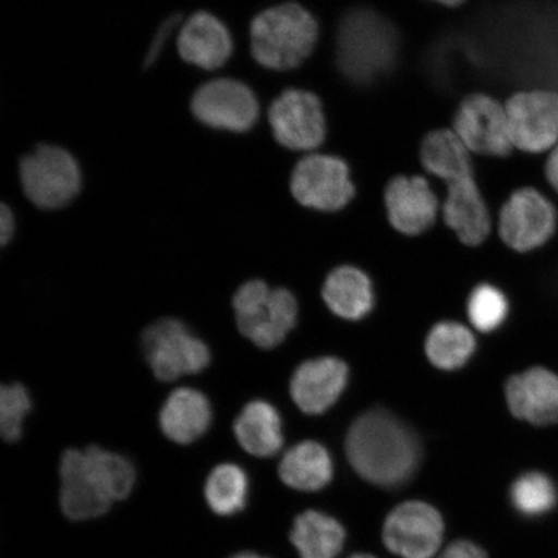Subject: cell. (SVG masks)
I'll return each mask as SVG.
<instances>
[{
    "label": "cell",
    "instance_id": "6da1fadb",
    "mask_svg": "<svg viewBox=\"0 0 558 558\" xmlns=\"http://www.w3.org/2000/svg\"><path fill=\"white\" fill-rule=\"evenodd\" d=\"M349 463L376 486L397 487L413 478L421 465V442L413 430L383 410L368 411L348 432Z\"/></svg>",
    "mask_w": 558,
    "mask_h": 558
},
{
    "label": "cell",
    "instance_id": "7a4b0ae2",
    "mask_svg": "<svg viewBox=\"0 0 558 558\" xmlns=\"http://www.w3.org/2000/svg\"><path fill=\"white\" fill-rule=\"evenodd\" d=\"M319 38L316 16L298 2H283L250 20L246 51L241 53L267 72L289 74L310 61Z\"/></svg>",
    "mask_w": 558,
    "mask_h": 558
},
{
    "label": "cell",
    "instance_id": "3957f363",
    "mask_svg": "<svg viewBox=\"0 0 558 558\" xmlns=\"http://www.w3.org/2000/svg\"><path fill=\"white\" fill-rule=\"evenodd\" d=\"M16 180L26 201L48 213L73 205L86 186L80 158L56 143H39L21 156Z\"/></svg>",
    "mask_w": 558,
    "mask_h": 558
},
{
    "label": "cell",
    "instance_id": "277c9868",
    "mask_svg": "<svg viewBox=\"0 0 558 558\" xmlns=\"http://www.w3.org/2000/svg\"><path fill=\"white\" fill-rule=\"evenodd\" d=\"M187 110L192 120L216 134L244 136L260 124L264 108L259 95L235 75H214L194 88Z\"/></svg>",
    "mask_w": 558,
    "mask_h": 558
},
{
    "label": "cell",
    "instance_id": "5b68a950",
    "mask_svg": "<svg viewBox=\"0 0 558 558\" xmlns=\"http://www.w3.org/2000/svg\"><path fill=\"white\" fill-rule=\"evenodd\" d=\"M236 327L263 349L282 343L298 320V302L286 289H270L262 279L244 282L232 299Z\"/></svg>",
    "mask_w": 558,
    "mask_h": 558
},
{
    "label": "cell",
    "instance_id": "8992f818",
    "mask_svg": "<svg viewBox=\"0 0 558 558\" xmlns=\"http://www.w3.org/2000/svg\"><path fill=\"white\" fill-rule=\"evenodd\" d=\"M290 193L306 211L343 213L357 197L351 166L345 159L325 151L300 157L290 177Z\"/></svg>",
    "mask_w": 558,
    "mask_h": 558
},
{
    "label": "cell",
    "instance_id": "52a82bcc",
    "mask_svg": "<svg viewBox=\"0 0 558 558\" xmlns=\"http://www.w3.org/2000/svg\"><path fill=\"white\" fill-rule=\"evenodd\" d=\"M264 120L275 142L299 156L323 150L329 135L324 101L310 89H283L264 108Z\"/></svg>",
    "mask_w": 558,
    "mask_h": 558
},
{
    "label": "cell",
    "instance_id": "ba28073f",
    "mask_svg": "<svg viewBox=\"0 0 558 558\" xmlns=\"http://www.w3.org/2000/svg\"><path fill=\"white\" fill-rule=\"evenodd\" d=\"M142 348L146 362L160 381H174L185 375L205 372L211 352L204 340L195 337L177 318H162L143 332Z\"/></svg>",
    "mask_w": 558,
    "mask_h": 558
},
{
    "label": "cell",
    "instance_id": "9c48e42d",
    "mask_svg": "<svg viewBox=\"0 0 558 558\" xmlns=\"http://www.w3.org/2000/svg\"><path fill=\"white\" fill-rule=\"evenodd\" d=\"M501 242L518 253L544 246L558 229V206L553 195L538 187H519L495 216Z\"/></svg>",
    "mask_w": 558,
    "mask_h": 558
},
{
    "label": "cell",
    "instance_id": "30bf717a",
    "mask_svg": "<svg viewBox=\"0 0 558 558\" xmlns=\"http://www.w3.org/2000/svg\"><path fill=\"white\" fill-rule=\"evenodd\" d=\"M505 104L514 150L529 156H547L558 144L557 90L522 89L508 97Z\"/></svg>",
    "mask_w": 558,
    "mask_h": 558
},
{
    "label": "cell",
    "instance_id": "8fae6325",
    "mask_svg": "<svg viewBox=\"0 0 558 558\" xmlns=\"http://www.w3.org/2000/svg\"><path fill=\"white\" fill-rule=\"evenodd\" d=\"M236 48L235 35L226 21L205 9L185 17L173 45L178 60L201 74L226 69L234 60Z\"/></svg>",
    "mask_w": 558,
    "mask_h": 558
},
{
    "label": "cell",
    "instance_id": "7c38bea8",
    "mask_svg": "<svg viewBox=\"0 0 558 558\" xmlns=\"http://www.w3.org/2000/svg\"><path fill=\"white\" fill-rule=\"evenodd\" d=\"M451 130L474 157L507 158L514 153L506 104L492 95L474 93L464 97L453 116Z\"/></svg>",
    "mask_w": 558,
    "mask_h": 558
},
{
    "label": "cell",
    "instance_id": "4fadbf2b",
    "mask_svg": "<svg viewBox=\"0 0 558 558\" xmlns=\"http://www.w3.org/2000/svg\"><path fill=\"white\" fill-rule=\"evenodd\" d=\"M383 201L388 226L401 235H422L441 220V195L427 174H397L388 181Z\"/></svg>",
    "mask_w": 558,
    "mask_h": 558
},
{
    "label": "cell",
    "instance_id": "5bb4252c",
    "mask_svg": "<svg viewBox=\"0 0 558 558\" xmlns=\"http://www.w3.org/2000/svg\"><path fill=\"white\" fill-rule=\"evenodd\" d=\"M434 185L442 199V225L457 235L460 243L476 247L492 235L495 216L488 206L476 177Z\"/></svg>",
    "mask_w": 558,
    "mask_h": 558
},
{
    "label": "cell",
    "instance_id": "9a60e30c",
    "mask_svg": "<svg viewBox=\"0 0 558 558\" xmlns=\"http://www.w3.org/2000/svg\"><path fill=\"white\" fill-rule=\"evenodd\" d=\"M442 515L424 501H407L389 513L383 541L390 553L402 558H432L441 547Z\"/></svg>",
    "mask_w": 558,
    "mask_h": 558
},
{
    "label": "cell",
    "instance_id": "2e32d148",
    "mask_svg": "<svg viewBox=\"0 0 558 558\" xmlns=\"http://www.w3.org/2000/svg\"><path fill=\"white\" fill-rule=\"evenodd\" d=\"M348 367L343 361L324 357L304 362L290 383V393L305 414L319 415L339 400L347 386Z\"/></svg>",
    "mask_w": 558,
    "mask_h": 558
},
{
    "label": "cell",
    "instance_id": "e0dca14e",
    "mask_svg": "<svg viewBox=\"0 0 558 558\" xmlns=\"http://www.w3.org/2000/svg\"><path fill=\"white\" fill-rule=\"evenodd\" d=\"M506 399L513 416L533 425L558 422V376L534 367L514 375L506 384Z\"/></svg>",
    "mask_w": 558,
    "mask_h": 558
},
{
    "label": "cell",
    "instance_id": "ac0fdd59",
    "mask_svg": "<svg viewBox=\"0 0 558 558\" xmlns=\"http://www.w3.org/2000/svg\"><path fill=\"white\" fill-rule=\"evenodd\" d=\"M60 480V505L70 520L100 518L113 505L88 471L82 450L68 449L62 453Z\"/></svg>",
    "mask_w": 558,
    "mask_h": 558
},
{
    "label": "cell",
    "instance_id": "d6986e66",
    "mask_svg": "<svg viewBox=\"0 0 558 558\" xmlns=\"http://www.w3.org/2000/svg\"><path fill=\"white\" fill-rule=\"evenodd\" d=\"M213 408L201 390L181 387L167 397L159 411V427L170 441L191 445L207 434Z\"/></svg>",
    "mask_w": 558,
    "mask_h": 558
},
{
    "label": "cell",
    "instance_id": "ffe728a7",
    "mask_svg": "<svg viewBox=\"0 0 558 558\" xmlns=\"http://www.w3.org/2000/svg\"><path fill=\"white\" fill-rule=\"evenodd\" d=\"M418 156L424 173L439 183L476 177L474 156L451 129H439L425 135Z\"/></svg>",
    "mask_w": 558,
    "mask_h": 558
},
{
    "label": "cell",
    "instance_id": "44dd1931",
    "mask_svg": "<svg viewBox=\"0 0 558 558\" xmlns=\"http://www.w3.org/2000/svg\"><path fill=\"white\" fill-rule=\"evenodd\" d=\"M233 434L241 448L256 458L275 457L283 446L281 415L267 401L248 402L235 417Z\"/></svg>",
    "mask_w": 558,
    "mask_h": 558
},
{
    "label": "cell",
    "instance_id": "7402d4cb",
    "mask_svg": "<svg viewBox=\"0 0 558 558\" xmlns=\"http://www.w3.org/2000/svg\"><path fill=\"white\" fill-rule=\"evenodd\" d=\"M278 472L283 484L311 493L330 484L333 466L330 453L323 445L305 441L284 453Z\"/></svg>",
    "mask_w": 558,
    "mask_h": 558
},
{
    "label": "cell",
    "instance_id": "603a6c76",
    "mask_svg": "<svg viewBox=\"0 0 558 558\" xmlns=\"http://www.w3.org/2000/svg\"><path fill=\"white\" fill-rule=\"evenodd\" d=\"M327 306L345 319H361L372 311L374 292L368 277L357 268L340 267L331 271L324 284Z\"/></svg>",
    "mask_w": 558,
    "mask_h": 558
},
{
    "label": "cell",
    "instance_id": "cb8c5ba5",
    "mask_svg": "<svg viewBox=\"0 0 558 558\" xmlns=\"http://www.w3.org/2000/svg\"><path fill=\"white\" fill-rule=\"evenodd\" d=\"M290 538L302 558H337L344 546L345 530L329 514L306 511L298 515Z\"/></svg>",
    "mask_w": 558,
    "mask_h": 558
},
{
    "label": "cell",
    "instance_id": "d4e9b609",
    "mask_svg": "<svg viewBox=\"0 0 558 558\" xmlns=\"http://www.w3.org/2000/svg\"><path fill=\"white\" fill-rule=\"evenodd\" d=\"M83 457L97 484L113 504L129 497L136 483V471L128 458L96 445L83 450Z\"/></svg>",
    "mask_w": 558,
    "mask_h": 558
},
{
    "label": "cell",
    "instance_id": "484cf974",
    "mask_svg": "<svg viewBox=\"0 0 558 558\" xmlns=\"http://www.w3.org/2000/svg\"><path fill=\"white\" fill-rule=\"evenodd\" d=\"M205 497L209 508L219 515H233L247 504L248 478L240 465L225 463L208 474Z\"/></svg>",
    "mask_w": 558,
    "mask_h": 558
},
{
    "label": "cell",
    "instance_id": "4316f807",
    "mask_svg": "<svg viewBox=\"0 0 558 558\" xmlns=\"http://www.w3.org/2000/svg\"><path fill=\"white\" fill-rule=\"evenodd\" d=\"M476 349V340L465 326L441 323L432 329L425 343V352L436 367L457 369L469 362Z\"/></svg>",
    "mask_w": 558,
    "mask_h": 558
},
{
    "label": "cell",
    "instance_id": "83f0119b",
    "mask_svg": "<svg viewBox=\"0 0 558 558\" xmlns=\"http://www.w3.org/2000/svg\"><path fill=\"white\" fill-rule=\"evenodd\" d=\"M558 500L554 481L547 474L529 472L514 481L511 501L515 511L526 518H539L553 511Z\"/></svg>",
    "mask_w": 558,
    "mask_h": 558
},
{
    "label": "cell",
    "instance_id": "f1b7e54d",
    "mask_svg": "<svg viewBox=\"0 0 558 558\" xmlns=\"http://www.w3.org/2000/svg\"><path fill=\"white\" fill-rule=\"evenodd\" d=\"M32 410V397L21 383H4L0 388V435L7 442L23 436L25 417Z\"/></svg>",
    "mask_w": 558,
    "mask_h": 558
},
{
    "label": "cell",
    "instance_id": "f546056e",
    "mask_svg": "<svg viewBox=\"0 0 558 558\" xmlns=\"http://www.w3.org/2000/svg\"><path fill=\"white\" fill-rule=\"evenodd\" d=\"M508 302L500 290L490 284L474 289L469 302V316L474 329L492 332L505 323Z\"/></svg>",
    "mask_w": 558,
    "mask_h": 558
},
{
    "label": "cell",
    "instance_id": "4dcf8cb0",
    "mask_svg": "<svg viewBox=\"0 0 558 558\" xmlns=\"http://www.w3.org/2000/svg\"><path fill=\"white\" fill-rule=\"evenodd\" d=\"M17 228L16 215L11 205L7 202L0 204V244L9 246L15 236Z\"/></svg>",
    "mask_w": 558,
    "mask_h": 558
},
{
    "label": "cell",
    "instance_id": "1f68e13d",
    "mask_svg": "<svg viewBox=\"0 0 558 558\" xmlns=\"http://www.w3.org/2000/svg\"><path fill=\"white\" fill-rule=\"evenodd\" d=\"M438 558H487L485 550L469 541H458L450 544Z\"/></svg>",
    "mask_w": 558,
    "mask_h": 558
},
{
    "label": "cell",
    "instance_id": "d6a6232c",
    "mask_svg": "<svg viewBox=\"0 0 558 558\" xmlns=\"http://www.w3.org/2000/svg\"><path fill=\"white\" fill-rule=\"evenodd\" d=\"M544 177H546L550 194L558 198V144L546 156Z\"/></svg>",
    "mask_w": 558,
    "mask_h": 558
},
{
    "label": "cell",
    "instance_id": "836d02e7",
    "mask_svg": "<svg viewBox=\"0 0 558 558\" xmlns=\"http://www.w3.org/2000/svg\"><path fill=\"white\" fill-rule=\"evenodd\" d=\"M427 2L446 7V9L456 10L469 2V0H427Z\"/></svg>",
    "mask_w": 558,
    "mask_h": 558
},
{
    "label": "cell",
    "instance_id": "e575fe53",
    "mask_svg": "<svg viewBox=\"0 0 558 558\" xmlns=\"http://www.w3.org/2000/svg\"><path fill=\"white\" fill-rule=\"evenodd\" d=\"M230 558H267L253 553H242Z\"/></svg>",
    "mask_w": 558,
    "mask_h": 558
},
{
    "label": "cell",
    "instance_id": "d590c367",
    "mask_svg": "<svg viewBox=\"0 0 558 558\" xmlns=\"http://www.w3.org/2000/svg\"><path fill=\"white\" fill-rule=\"evenodd\" d=\"M349 558H376L372 555H364V554H359V555H353L352 557H349Z\"/></svg>",
    "mask_w": 558,
    "mask_h": 558
}]
</instances>
